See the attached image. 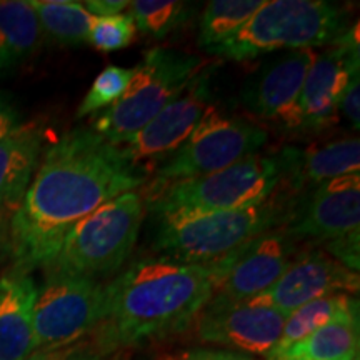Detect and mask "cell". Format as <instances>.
<instances>
[{
    "mask_svg": "<svg viewBox=\"0 0 360 360\" xmlns=\"http://www.w3.org/2000/svg\"><path fill=\"white\" fill-rule=\"evenodd\" d=\"M37 167L8 233L13 270L22 274L45 267L80 220L146 182V169L92 129L62 135Z\"/></svg>",
    "mask_w": 360,
    "mask_h": 360,
    "instance_id": "1",
    "label": "cell"
},
{
    "mask_svg": "<svg viewBox=\"0 0 360 360\" xmlns=\"http://www.w3.org/2000/svg\"><path fill=\"white\" fill-rule=\"evenodd\" d=\"M227 269V255L210 264L169 257L134 262L105 285L103 317L94 345L103 354L186 328L212 299Z\"/></svg>",
    "mask_w": 360,
    "mask_h": 360,
    "instance_id": "2",
    "label": "cell"
},
{
    "mask_svg": "<svg viewBox=\"0 0 360 360\" xmlns=\"http://www.w3.org/2000/svg\"><path fill=\"white\" fill-rule=\"evenodd\" d=\"M299 150L287 148L281 155L252 154L236 164L199 179L169 184L148 195L150 210L219 212L260 205L272 199L285 174L297 169Z\"/></svg>",
    "mask_w": 360,
    "mask_h": 360,
    "instance_id": "3",
    "label": "cell"
},
{
    "mask_svg": "<svg viewBox=\"0 0 360 360\" xmlns=\"http://www.w3.org/2000/svg\"><path fill=\"white\" fill-rule=\"evenodd\" d=\"M344 8L326 0L264 2L231 40L209 53L242 62L267 53L330 45L347 30Z\"/></svg>",
    "mask_w": 360,
    "mask_h": 360,
    "instance_id": "4",
    "label": "cell"
},
{
    "mask_svg": "<svg viewBox=\"0 0 360 360\" xmlns=\"http://www.w3.org/2000/svg\"><path fill=\"white\" fill-rule=\"evenodd\" d=\"M287 205L269 199L240 210L159 214L155 250L187 264H210L283 222Z\"/></svg>",
    "mask_w": 360,
    "mask_h": 360,
    "instance_id": "5",
    "label": "cell"
},
{
    "mask_svg": "<svg viewBox=\"0 0 360 360\" xmlns=\"http://www.w3.org/2000/svg\"><path fill=\"white\" fill-rule=\"evenodd\" d=\"M143 199L125 192L98 207L75 225L60 249L45 265L47 274H64L98 281L122 267L134 250L143 219Z\"/></svg>",
    "mask_w": 360,
    "mask_h": 360,
    "instance_id": "6",
    "label": "cell"
},
{
    "mask_svg": "<svg viewBox=\"0 0 360 360\" xmlns=\"http://www.w3.org/2000/svg\"><path fill=\"white\" fill-rule=\"evenodd\" d=\"M202 67V58L193 53L150 49L134 69L124 96L94 120L92 130L114 146H124L186 90Z\"/></svg>",
    "mask_w": 360,
    "mask_h": 360,
    "instance_id": "7",
    "label": "cell"
},
{
    "mask_svg": "<svg viewBox=\"0 0 360 360\" xmlns=\"http://www.w3.org/2000/svg\"><path fill=\"white\" fill-rule=\"evenodd\" d=\"M269 134L260 125L240 117H229L210 105L187 141L162 160L150 193L180 180L214 174L267 143Z\"/></svg>",
    "mask_w": 360,
    "mask_h": 360,
    "instance_id": "8",
    "label": "cell"
},
{
    "mask_svg": "<svg viewBox=\"0 0 360 360\" xmlns=\"http://www.w3.org/2000/svg\"><path fill=\"white\" fill-rule=\"evenodd\" d=\"M105 285L101 281L47 274L34 305V342L30 359L70 347L101 323Z\"/></svg>",
    "mask_w": 360,
    "mask_h": 360,
    "instance_id": "9",
    "label": "cell"
},
{
    "mask_svg": "<svg viewBox=\"0 0 360 360\" xmlns=\"http://www.w3.org/2000/svg\"><path fill=\"white\" fill-rule=\"evenodd\" d=\"M289 233L294 238L321 242L330 257L359 274L360 175H345L319 184L297 215Z\"/></svg>",
    "mask_w": 360,
    "mask_h": 360,
    "instance_id": "10",
    "label": "cell"
},
{
    "mask_svg": "<svg viewBox=\"0 0 360 360\" xmlns=\"http://www.w3.org/2000/svg\"><path fill=\"white\" fill-rule=\"evenodd\" d=\"M315 57L314 49H300L264 58L242 84L240 101L245 109L289 130L302 129L300 94Z\"/></svg>",
    "mask_w": 360,
    "mask_h": 360,
    "instance_id": "11",
    "label": "cell"
},
{
    "mask_svg": "<svg viewBox=\"0 0 360 360\" xmlns=\"http://www.w3.org/2000/svg\"><path fill=\"white\" fill-rule=\"evenodd\" d=\"M285 319L272 307L212 295L197 319V335L205 344L267 357L281 339Z\"/></svg>",
    "mask_w": 360,
    "mask_h": 360,
    "instance_id": "12",
    "label": "cell"
},
{
    "mask_svg": "<svg viewBox=\"0 0 360 360\" xmlns=\"http://www.w3.org/2000/svg\"><path fill=\"white\" fill-rule=\"evenodd\" d=\"M359 25L347 29L330 49L314 58L300 94L302 129L321 132L337 120V105L350 80L359 75Z\"/></svg>",
    "mask_w": 360,
    "mask_h": 360,
    "instance_id": "13",
    "label": "cell"
},
{
    "mask_svg": "<svg viewBox=\"0 0 360 360\" xmlns=\"http://www.w3.org/2000/svg\"><path fill=\"white\" fill-rule=\"evenodd\" d=\"M210 69L204 65L180 96L162 109L150 122L143 125L124 146L125 157L135 165L165 160L187 141L209 109Z\"/></svg>",
    "mask_w": 360,
    "mask_h": 360,
    "instance_id": "14",
    "label": "cell"
},
{
    "mask_svg": "<svg viewBox=\"0 0 360 360\" xmlns=\"http://www.w3.org/2000/svg\"><path fill=\"white\" fill-rule=\"evenodd\" d=\"M359 274L322 250H307L292 260L290 267L264 294L249 300L289 315L302 305L334 294H357Z\"/></svg>",
    "mask_w": 360,
    "mask_h": 360,
    "instance_id": "15",
    "label": "cell"
},
{
    "mask_svg": "<svg viewBox=\"0 0 360 360\" xmlns=\"http://www.w3.org/2000/svg\"><path fill=\"white\" fill-rule=\"evenodd\" d=\"M295 238L287 227L269 231L227 254V269L217 292L233 302H247L264 294L290 267Z\"/></svg>",
    "mask_w": 360,
    "mask_h": 360,
    "instance_id": "16",
    "label": "cell"
},
{
    "mask_svg": "<svg viewBox=\"0 0 360 360\" xmlns=\"http://www.w3.org/2000/svg\"><path fill=\"white\" fill-rule=\"evenodd\" d=\"M37 290L29 274L12 270L0 278V360H29L32 355Z\"/></svg>",
    "mask_w": 360,
    "mask_h": 360,
    "instance_id": "17",
    "label": "cell"
},
{
    "mask_svg": "<svg viewBox=\"0 0 360 360\" xmlns=\"http://www.w3.org/2000/svg\"><path fill=\"white\" fill-rule=\"evenodd\" d=\"M42 152L37 127H17L0 141V209L19 205Z\"/></svg>",
    "mask_w": 360,
    "mask_h": 360,
    "instance_id": "18",
    "label": "cell"
},
{
    "mask_svg": "<svg viewBox=\"0 0 360 360\" xmlns=\"http://www.w3.org/2000/svg\"><path fill=\"white\" fill-rule=\"evenodd\" d=\"M359 357V314L340 317L267 360H354Z\"/></svg>",
    "mask_w": 360,
    "mask_h": 360,
    "instance_id": "19",
    "label": "cell"
},
{
    "mask_svg": "<svg viewBox=\"0 0 360 360\" xmlns=\"http://www.w3.org/2000/svg\"><path fill=\"white\" fill-rule=\"evenodd\" d=\"M42 39L39 19L30 2H0V72L32 56Z\"/></svg>",
    "mask_w": 360,
    "mask_h": 360,
    "instance_id": "20",
    "label": "cell"
},
{
    "mask_svg": "<svg viewBox=\"0 0 360 360\" xmlns=\"http://www.w3.org/2000/svg\"><path fill=\"white\" fill-rule=\"evenodd\" d=\"M354 314H359V302L349 294H334L302 305V307L287 315L281 339L265 359L276 357L299 340H302L304 337L312 334L317 328Z\"/></svg>",
    "mask_w": 360,
    "mask_h": 360,
    "instance_id": "21",
    "label": "cell"
},
{
    "mask_svg": "<svg viewBox=\"0 0 360 360\" xmlns=\"http://www.w3.org/2000/svg\"><path fill=\"white\" fill-rule=\"evenodd\" d=\"M297 169L300 170L302 179L309 184H314L315 187L327 180L359 174L360 141L357 137L340 139V141L310 148L304 154L300 152Z\"/></svg>",
    "mask_w": 360,
    "mask_h": 360,
    "instance_id": "22",
    "label": "cell"
},
{
    "mask_svg": "<svg viewBox=\"0 0 360 360\" xmlns=\"http://www.w3.org/2000/svg\"><path fill=\"white\" fill-rule=\"evenodd\" d=\"M264 0H212L207 4L199 22V45L205 52L231 40Z\"/></svg>",
    "mask_w": 360,
    "mask_h": 360,
    "instance_id": "23",
    "label": "cell"
},
{
    "mask_svg": "<svg viewBox=\"0 0 360 360\" xmlns=\"http://www.w3.org/2000/svg\"><path fill=\"white\" fill-rule=\"evenodd\" d=\"M32 4L42 34L60 44H82L87 40L96 17L84 4L70 0H37Z\"/></svg>",
    "mask_w": 360,
    "mask_h": 360,
    "instance_id": "24",
    "label": "cell"
},
{
    "mask_svg": "<svg viewBox=\"0 0 360 360\" xmlns=\"http://www.w3.org/2000/svg\"><path fill=\"white\" fill-rule=\"evenodd\" d=\"M130 17L142 34L154 39L167 37L191 19L192 7L174 0H135L129 4Z\"/></svg>",
    "mask_w": 360,
    "mask_h": 360,
    "instance_id": "25",
    "label": "cell"
},
{
    "mask_svg": "<svg viewBox=\"0 0 360 360\" xmlns=\"http://www.w3.org/2000/svg\"><path fill=\"white\" fill-rule=\"evenodd\" d=\"M132 74L134 69H124L119 65H109L107 69H103L94 80L92 87L79 105L77 117L90 115L94 112L109 109L110 105H114L127 90Z\"/></svg>",
    "mask_w": 360,
    "mask_h": 360,
    "instance_id": "26",
    "label": "cell"
},
{
    "mask_svg": "<svg viewBox=\"0 0 360 360\" xmlns=\"http://www.w3.org/2000/svg\"><path fill=\"white\" fill-rule=\"evenodd\" d=\"M135 39V24L130 15L117 13L112 17H98L94 20L87 40L102 52L122 51Z\"/></svg>",
    "mask_w": 360,
    "mask_h": 360,
    "instance_id": "27",
    "label": "cell"
},
{
    "mask_svg": "<svg viewBox=\"0 0 360 360\" xmlns=\"http://www.w3.org/2000/svg\"><path fill=\"white\" fill-rule=\"evenodd\" d=\"M337 114L344 117L355 130L360 129V84L359 75L350 80L344 94H342L339 105H337Z\"/></svg>",
    "mask_w": 360,
    "mask_h": 360,
    "instance_id": "28",
    "label": "cell"
},
{
    "mask_svg": "<svg viewBox=\"0 0 360 360\" xmlns=\"http://www.w3.org/2000/svg\"><path fill=\"white\" fill-rule=\"evenodd\" d=\"M29 360H112V355L101 352L94 342H90V344H74L58 352Z\"/></svg>",
    "mask_w": 360,
    "mask_h": 360,
    "instance_id": "29",
    "label": "cell"
},
{
    "mask_svg": "<svg viewBox=\"0 0 360 360\" xmlns=\"http://www.w3.org/2000/svg\"><path fill=\"white\" fill-rule=\"evenodd\" d=\"M129 4L127 0H89V2H84V7L87 8L90 15L98 19V17L117 15L124 8H127Z\"/></svg>",
    "mask_w": 360,
    "mask_h": 360,
    "instance_id": "30",
    "label": "cell"
},
{
    "mask_svg": "<svg viewBox=\"0 0 360 360\" xmlns=\"http://www.w3.org/2000/svg\"><path fill=\"white\" fill-rule=\"evenodd\" d=\"M17 127H19V115L0 94V141L11 135Z\"/></svg>",
    "mask_w": 360,
    "mask_h": 360,
    "instance_id": "31",
    "label": "cell"
},
{
    "mask_svg": "<svg viewBox=\"0 0 360 360\" xmlns=\"http://www.w3.org/2000/svg\"><path fill=\"white\" fill-rule=\"evenodd\" d=\"M186 360H255L250 355L238 354V352H229V350H207L199 349L192 350L186 355Z\"/></svg>",
    "mask_w": 360,
    "mask_h": 360,
    "instance_id": "32",
    "label": "cell"
},
{
    "mask_svg": "<svg viewBox=\"0 0 360 360\" xmlns=\"http://www.w3.org/2000/svg\"><path fill=\"white\" fill-rule=\"evenodd\" d=\"M0 240H2V220H0Z\"/></svg>",
    "mask_w": 360,
    "mask_h": 360,
    "instance_id": "33",
    "label": "cell"
},
{
    "mask_svg": "<svg viewBox=\"0 0 360 360\" xmlns=\"http://www.w3.org/2000/svg\"><path fill=\"white\" fill-rule=\"evenodd\" d=\"M354 360H359V357H357V359H354Z\"/></svg>",
    "mask_w": 360,
    "mask_h": 360,
    "instance_id": "34",
    "label": "cell"
},
{
    "mask_svg": "<svg viewBox=\"0 0 360 360\" xmlns=\"http://www.w3.org/2000/svg\"><path fill=\"white\" fill-rule=\"evenodd\" d=\"M184 360H186V359H184Z\"/></svg>",
    "mask_w": 360,
    "mask_h": 360,
    "instance_id": "35",
    "label": "cell"
}]
</instances>
